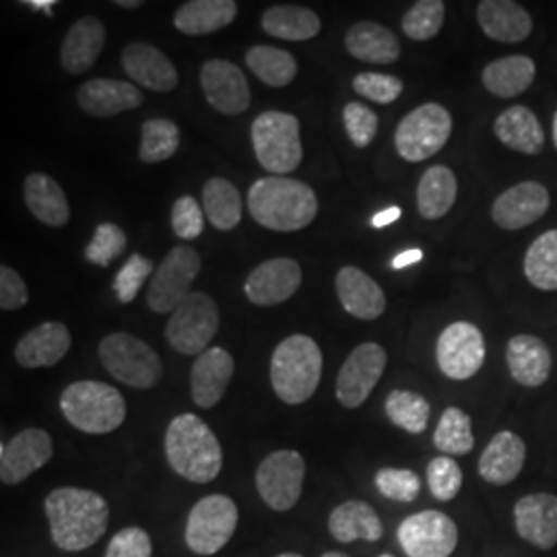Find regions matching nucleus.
<instances>
[{
	"label": "nucleus",
	"instance_id": "42",
	"mask_svg": "<svg viewBox=\"0 0 557 557\" xmlns=\"http://www.w3.org/2000/svg\"><path fill=\"white\" fill-rule=\"evenodd\" d=\"M384 409L388 419L409 434H423L432 413L430 403L413 391H393L386 397Z\"/></svg>",
	"mask_w": 557,
	"mask_h": 557
},
{
	"label": "nucleus",
	"instance_id": "8",
	"mask_svg": "<svg viewBox=\"0 0 557 557\" xmlns=\"http://www.w3.org/2000/svg\"><path fill=\"white\" fill-rule=\"evenodd\" d=\"M450 135V112L440 103H423L398 122L395 147L403 160L419 163L440 153Z\"/></svg>",
	"mask_w": 557,
	"mask_h": 557
},
{
	"label": "nucleus",
	"instance_id": "53",
	"mask_svg": "<svg viewBox=\"0 0 557 557\" xmlns=\"http://www.w3.org/2000/svg\"><path fill=\"white\" fill-rule=\"evenodd\" d=\"M29 299L27 285L20 273L7 264L0 267V308L2 310H20Z\"/></svg>",
	"mask_w": 557,
	"mask_h": 557
},
{
	"label": "nucleus",
	"instance_id": "34",
	"mask_svg": "<svg viewBox=\"0 0 557 557\" xmlns=\"http://www.w3.org/2000/svg\"><path fill=\"white\" fill-rule=\"evenodd\" d=\"M329 531L338 543H354L358 539L376 543L384 535L379 512L363 499H349L337 506L329 517Z\"/></svg>",
	"mask_w": 557,
	"mask_h": 557
},
{
	"label": "nucleus",
	"instance_id": "27",
	"mask_svg": "<svg viewBox=\"0 0 557 557\" xmlns=\"http://www.w3.org/2000/svg\"><path fill=\"white\" fill-rule=\"evenodd\" d=\"M478 21L490 40L502 44L524 41L533 32L529 11L512 0H481Z\"/></svg>",
	"mask_w": 557,
	"mask_h": 557
},
{
	"label": "nucleus",
	"instance_id": "47",
	"mask_svg": "<svg viewBox=\"0 0 557 557\" xmlns=\"http://www.w3.org/2000/svg\"><path fill=\"white\" fill-rule=\"evenodd\" d=\"M374 483L384 498L400 502V504L413 502L418 498L419 490H421L418 473H413L409 469H393V467L380 469L374 478Z\"/></svg>",
	"mask_w": 557,
	"mask_h": 557
},
{
	"label": "nucleus",
	"instance_id": "6",
	"mask_svg": "<svg viewBox=\"0 0 557 557\" xmlns=\"http://www.w3.org/2000/svg\"><path fill=\"white\" fill-rule=\"evenodd\" d=\"M252 149L260 165L271 174H292L304 158L299 120L287 112H262L252 122Z\"/></svg>",
	"mask_w": 557,
	"mask_h": 557
},
{
	"label": "nucleus",
	"instance_id": "28",
	"mask_svg": "<svg viewBox=\"0 0 557 557\" xmlns=\"http://www.w3.org/2000/svg\"><path fill=\"white\" fill-rule=\"evenodd\" d=\"M524 460V440L515 432H499L479 457V475L492 485H508L520 475Z\"/></svg>",
	"mask_w": 557,
	"mask_h": 557
},
{
	"label": "nucleus",
	"instance_id": "20",
	"mask_svg": "<svg viewBox=\"0 0 557 557\" xmlns=\"http://www.w3.org/2000/svg\"><path fill=\"white\" fill-rule=\"evenodd\" d=\"M122 69L124 73L158 94H168L178 87V71L174 62L168 59L160 48L145 41H133L122 52Z\"/></svg>",
	"mask_w": 557,
	"mask_h": 557
},
{
	"label": "nucleus",
	"instance_id": "32",
	"mask_svg": "<svg viewBox=\"0 0 557 557\" xmlns=\"http://www.w3.org/2000/svg\"><path fill=\"white\" fill-rule=\"evenodd\" d=\"M494 133L502 145L524 156H537L545 145V133L537 114L527 106L504 110L494 122Z\"/></svg>",
	"mask_w": 557,
	"mask_h": 557
},
{
	"label": "nucleus",
	"instance_id": "59",
	"mask_svg": "<svg viewBox=\"0 0 557 557\" xmlns=\"http://www.w3.org/2000/svg\"><path fill=\"white\" fill-rule=\"evenodd\" d=\"M322 557H349L345 556V554H338V552H329V554H324Z\"/></svg>",
	"mask_w": 557,
	"mask_h": 557
},
{
	"label": "nucleus",
	"instance_id": "40",
	"mask_svg": "<svg viewBox=\"0 0 557 557\" xmlns=\"http://www.w3.org/2000/svg\"><path fill=\"white\" fill-rule=\"evenodd\" d=\"M524 275L543 292H557V230L541 234L527 250Z\"/></svg>",
	"mask_w": 557,
	"mask_h": 557
},
{
	"label": "nucleus",
	"instance_id": "18",
	"mask_svg": "<svg viewBox=\"0 0 557 557\" xmlns=\"http://www.w3.org/2000/svg\"><path fill=\"white\" fill-rule=\"evenodd\" d=\"M301 285V267L298 260L271 259L259 264L244 283V294L255 306H278L296 296Z\"/></svg>",
	"mask_w": 557,
	"mask_h": 557
},
{
	"label": "nucleus",
	"instance_id": "58",
	"mask_svg": "<svg viewBox=\"0 0 557 557\" xmlns=\"http://www.w3.org/2000/svg\"><path fill=\"white\" fill-rule=\"evenodd\" d=\"M554 145H556L557 149V112L554 114Z\"/></svg>",
	"mask_w": 557,
	"mask_h": 557
},
{
	"label": "nucleus",
	"instance_id": "19",
	"mask_svg": "<svg viewBox=\"0 0 557 557\" xmlns=\"http://www.w3.org/2000/svg\"><path fill=\"white\" fill-rule=\"evenodd\" d=\"M549 209V190L533 182H520L517 186L504 190L498 199L494 200L492 218L502 230H522L531 223L541 220Z\"/></svg>",
	"mask_w": 557,
	"mask_h": 557
},
{
	"label": "nucleus",
	"instance_id": "9",
	"mask_svg": "<svg viewBox=\"0 0 557 557\" xmlns=\"http://www.w3.org/2000/svg\"><path fill=\"white\" fill-rule=\"evenodd\" d=\"M220 331V308L215 299L193 292L172 312L165 326L168 343L182 356H200Z\"/></svg>",
	"mask_w": 557,
	"mask_h": 557
},
{
	"label": "nucleus",
	"instance_id": "16",
	"mask_svg": "<svg viewBox=\"0 0 557 557\" xmlns=\"http://www.w3.org/2000/svg\"><path fill=\"white\" fill-rule=\"evenodd\" d=\"M54 455L52 436L40 428H27L0 446V481L20 485L40 471Z\"/></svg>",
	"mask_w": 557,
	"mask_h": 557
},
{
	"label": "nucleus",
	"instance_id": "45",
	"mask_svg": "<svg viewBox=\"0 0 557 557\" xmlns=\"http://www.w3.org/2000/svg\"><path fill=\"white\" fill-rule=\"evenodd\" d=\"M126 248V234L120 230L116 223H100L96 227V234L85 248V259L98 267H110Z\"/></svg>",
	"mask_w": 557,
	"mask_h": 557
},
{
	"label": "nucleus",
	"instance_id": "35",
	"mask_svg": "<svg viewBox=\"0 0 557 557\" xmlns=\"http://www.w3.org/2000/svg\"><path fill=\"white\" fill-rule=\"evenodd\" d=\"M535 75H537L535 60L524 54H515V57H504L490 62L481 73V81L492 96L510 100L524 94L533 85Z\"/></svg>",
	"mask_w": 557,
	"mask_h": 557
},
{
	"label": "nucleus",
	"instance_id": "21",
	"mask_svg": "<svg viewBox=\"0 0 557 557\" xmlns=\"http://www.w3.org/2000/svg\"><path fill=\"white\" fill-rule=\"evenodd\" d=\"M236 363L223 347H209L190 370V395L200 409H213L234 379Z\"/></svg>",
	"mask_w": 557,
	"mask_h": 557
},
{
	"label": "nucleus",
	"instance_id": "24",
	"mask_svg": "<svg viewBox=\"0 0 557 557\" xmlns=\"http://www.w3.org/2000/svg\"><path fill=\"white\" fill-rule=\"evenodd\" d=\"M71 333L62 322H41L20 338L15 359L21 368L36 370L57 366L71 349Z\"/></svg>",
	"mask_w": 557,
	"mask_h": 557
},
{
	"label": "nucleus",
	"instance_id": "44",
	"mask_svg": "<svg viewBox=\"0 0 557 557\" xmlns=\"http://www.w3.org/2000/svg\"><path fill=\"white\" fill-rule=\"evenodd\" d=\"M444 15L446 4L442 0H419L405 13L400 27L409 40H432L444 25Z\"/></svg>",
	"mask_w": 557,
	"mask_h": 557
},
{
	"label": "nucleus",
	"instance_id": "15",
	"mask_svg": "<svg viewBox=\"0 0 557 557\" xmlns=\"http://www.w3.org/2000/svg\"><path fill=\"white\" fill-rule=\"evenodd\" d=\"M436 359L444 376L450 380L473 379L485 361V338L471 322L448 324L436 345Z\"/></svg>",
	"mask_w": 557,
	"mask_h": 557
},
{
	"label": "nucleus",
	"instance_id": "3",
	"mask_svg": "<svg viewBox=\"0 0 557 557\" xmlns=\"http://www.w3.org/2000/svg\"><path fill=\"white\" fill-rule=\"evenodd\" d=\"M165 457L174 473L190 483H211L223 467L220 440L195 413H182L170 421Z\"/></svg>",
	"mask_w": 557,
	"mask_h": 557
},
{
	"label": "nucleus",
	"instance_id": "26",
	"mask_svg": "<svg viewBox=\"0 0 557 557\" xmlns=\"http://www.w3.org/2000/svg\"><path fill=\"white\" fill-rule=\"evenodd\" d=\"M106 46V27L98 17H83L75 21L60 48V64L69 75L87 73Z\"/></svg>",
	"mask_w": 557,
	"mask_h": 557
},
{
	"label": "nucleus",
	"instance_id": "43",
	"mask_svg": "<svg viewBox=\"0 0 557 557\" xmlns=\"http://www.w3.org/2000/svg\"><path fill=\"white\" fill-rule=\"evenodd\" d=\"M180 147L178 126L168 119H151L143 124L139 158L143 163H160L174 158Z\"/></svg>",
	"mask_w": 557,
	"mask_h": 557
},
{
	"label": "nucleus",
	"instance_id": "14",
	"mask_svg": "<svg viewBox=\"0 0 557 557\" xmlns=\"http://www.w3.org/2000/svg\"><path fill=\"white\" fill-rule=\"evenodd\" d=\"M386 361L388 356L379 343H361L356 347L338 370L335 391L338 403L347 409L361 407L382 379Z\"/></svg>",
	"mask_w": 557,
	"mask_h": 557
},
{
	"label": "nucleus",
	"instance_id": "23",
	"mask_svg": "<svg viewBox=\"0 0 557 557\" xmlns=\"http://www.w3.org/2000/svg\"><path fill=\"white\" fill-rule=\"evenodd\" d=\"M81 110L89 116L112 119L135 110L143 103V94L133 83L116 79H91L83 83L77 94Z\"/></svg>",
	"mask_w": 557,
	"mask_h": 557
},
{
	"label": "nucleus",
	"instance_id": "52",
	"mask_svg": "<svg viewBox=\"0 0 557 557\" xmlns=\"http://www.w3.org/2000/svg\"><path fill=\"white\" fill-rule=\"evenodd\" d=\"M153 543L145 529L140 527H126L119 531L108 543L103 557H151Z\"/></svg>",
	"mask_w": 557,
	"mask_h": 557
},
{
	"label": "nucleus",
	"instance_id": "48",
	"mask_svg": "<svg viewBox=\"0 0 557 557\" xmlns=\"http://www.w3.org/2000/svg\"><path fill=\"white\" fill-rule=\"evenodd\" d=\"M153 269H156L153 260L147 259L143 255H133L124 262V267L120 269L119 275L114 278V292L122 304H131L139 296L145 281L153 277V273H156Z\"/></svg>",
	"mask_w": 557,
	"mask_h": 557
},
{
	"label": "nucleus",
	"instance_id": "37",
	"mask_svg": "<svg viewBox=\"0 0 557 557\" xmlns=\"http://www.w3.org/2000/svg\"><path fill=\"white\" fill-rule=\"evenodd\" d=\"M458 182L446 165L430 168L418 184V211L423 220H442L457 202Z\"/></svg>",
	"mask_w": 557,
	"mask_h": 557
},
{
	"label": "nucleus",
	"instance_id": "51",
	"mask_svg": "<svg viewBox=\"0 0 557 557\" xmlns=\"http://www.w3.org/2000/svg\"><path fill=\"white\" fill-rule=\"evenodd\" d=\"M172 230L180 239H197L205 230V211L195 197L184 195L172 207Z\"/></svg>",
	"mask_w": 557,
	"mask_h": 557
},
{
	"label": "nucleus",
	"instance_id": "39",
	"mask_svg": "<svg viewBox=\"0 0 557 557\" xmlns=\"http://www.w3.org/2000/svg\"><path fill=\"white\" fill-rule=\"evenodd\" d=\"M246 64L269 87H287L298 75L296 59L275 46H252L246 52Z\"/></svg>",
	"mask_w": 557,
	"mask_h": 557
},
{
	"label": "nucleus",
	"instance_id": "54",
	"mask_svg": "<svg viewBox=\"0 0 557 557\" xmlns=\"http://www.w3.org/2000/svg\"><path fill=\"white\" fill-rule=\"evenodd\" d=\"M400 215H403V211H400V207H386V209H382L380 213H376L374 218H372V225L376 227V230H382V227H386V225H391V223H395V221L400 220Z\"/></svg>",
	"mask_w": 557,
	"mask_h": 557
},
{
	"label": "nucleus",
	"instance_id": "31",
	"mask_svg": "<svg viewBox=\"0 0 557 557\" xmlns=\"http://www.w3.org/2000/svg\"><path fill=\"white\" fill-rule=\"evenodd\" d=\"M23 199L36 220L50 227H64L71 220V207L59 182L34 172L23 182Z\"/></svg>",
	"mask_w": 557,
	"mask_h": 557
},
{
	"label": "nucleus",
	"instance_id": "30",
	"mask_svg": "<svg viewBox=\"0 0 557 557\" xmlns=\"http://www.w3.org/2000/svg\"><path fill=\"white\" fill-rule=\"evenodd\" d=\"M345 48L354 59L372 64H393L400 57L395 32L374 21H359L345 34Z\"/></svg>",
	"mask_w": 557,
	"mask_h": 557
},
{
	"label": "nucleus",
	"instance_id": "4",
	"mask_svg": "<svg viewBox=\"0 0 557 557\" xmlns=\"http://www.w3.org/2000/svg\"><path fill=\"white\" fill-rule=\"evenodd\" d=\"M322 351L308 335L283 338L271 356L273 391L287 405H301L317 393L322 379Z\"/></svg>",
	"mask_w": 557,
	"mask_h": 557
},
{
	"label": "nucleus",
	"instance_id": "25",
	"mask_svg": "<svg viewBox=\"0 0 557 557\" xmlns=\"http://www.w3.org/2000/svg\"><path fill=\"white\" fill-rule=\"evenodd\" d=\"M337 296L347 314L376 320L386 310V296L379 283L358 267H343L335 277Z\"/></svg>",
	"mask_w": 557,
	"mask_h": 557
},
{
	"label": "nucleus",
	"instance_id": "41",
	"mask_svg": "<svg viewBox=\"0 0 557 557\" xmlns=\"http://www.w3.org/2000/svg\"><path fill=\"white\" fill-rule=\"evenodd\" d=\"M434 444L444 455H455V457L469 455L475 446L471 418L458 407H448L442 413L438 428L434 432Z\"/></svg>",
	"mask_w": 557,
	"mask_h": 557
},
{
	"label": "nucleus",
	"instance_id": "36",
	"mask_svg": "<svg viewBox=\"0 0 557 557\" xmlns=\"http://www.w3.org/2000/svg\"><path fill=\"white\" fill-rule=\"evenodd\" d=\"M262 29L277 40L306 41L317 38L322 29L320 17L306 7L277 4L262 13Z\"/></svg>",
	"mask_w": 557,
	"mask_h": 557
},
{
	"label": "nucleus",
	"instance_id": "60",
	"mask_svg": "<svg viewBox=\"0 0 557 557\" xmlns=\"http://www.w3.org/2000/svg\"><path fill=\"white\" fill-rule=\"evenodd\" d=\"M277 557H304V556H299V554H278Z\"/></svg>",
	"mask_w": 557,
	"mask_h": 557
},
{
	"label": "nucleus",
	"instance_id": "50",
	"mask_svg": "<svg viewBox=\"0 0 557 557\" xmlns=\"http://www.w3.org/2000/svg\"><path fill=\"white\" fill-rule=\"evenodd\" d=\"M354 89L361 98L374 103H393L403 94V81L384 73H359L354 79Z\"/></svg>",
	"mask_w": 557,
	"mask_h": 557
},
{
	"label": "nucleus",
	"instance_id": "56",
	"mask_svg": "<svg viewBox=\"0 0 557 557\" xmlns=\"http://www.w3.org/2000/svg\"><path fill=\"white\" fill-rule=\"evenodd\" d=\"M25 4L27 7H32V9H46L48 11V15H52V7H57V0H25Z\"/></svg>",
	"mask_w": 557,
	"mask_h": 557
},
{
	"label": "nucleus",
	"instance_id": "38",
	"mask_svg": "<svg viewBox=\"0 0 557 557\" xmlns=\"http://www.w3.org/2000/svg\"><path fill=\"white\" fill-rule=\"evenodd\" d=\"M202 211L207 220L221 232L238 227L242 221L239 190L225 178H211L202 188Z\"/></svg>",
	"mask_w": 557,
	"mask_h": 557
},
{
	"label": "nucleus",
	"instance_id": "33",
	"mask_svg": "<svg viewBox=\"0 0 557 557\" xmlns=\"http://www.w3.org/2000/svg\"><path fill=\"white\" fill-rule=\"evenodd\" d=\"M238 17L234 0H190L174 15V25L184 36H209L232 25Z\"/></svg>",
	"mask_w": 557,
	"mask_h": 557
},
{
	"label": "nucleus",
	"instance_id": "29",
	"mask_svg": "<svg viewBox=\"0 0 557 557\" xmlns=\"http://www.w3.org/2000/svg\"><path fill=\"white\" fill-rule=\"evenodd\" d=\"M506 361L512 379L527 388L543 386L552 374L549 347L533 335H517L510 338L506 349Z\"/></svg>",
	"mask_w": 557,
	"mask_h": 557
},
{
	"label": "nucleus",
	"instance_id": "22",
	"mask_svg": "<svg viewBox=\"0 0 557 557\" xmlns=\"http://www.w3.org/2000/svg\"><path fill=\"white\" fill-rule=\"evenodd\" d=\"M515 524L518 537L529 545L549 552L557 545V496L531 494L517 502Z\"/></svg>",
	"mask_w": 557,
	"mask_h": 557
},
{
	"label": "nucleus",
	"instance_id": "57",
	"mask_svg": "<svg viewBox=\"0 0 557 557\" xmlns=\"http://www.w3.org/2000/svg\"><path fill=\"white\" fill-rule=\"evenodd\" d=\"M140 0H116V7H122V9H139Z\"/></svg>",
	"mask_w": 557,
	"mask_h": 557
},
{
	"label": "nucleus",
	"instance_id": "7",
	"mask_svg": "<svg viewBox=\"0 0 557 557\" xmlns=\"http://www.w3.org/2000/svg\"><path fill=\"white\" fill-rule=\"evenodd\" d=\"M100 359L110 376L137 391L158 386L163 376L161 358L140 338L112 333L101 338Z\"/></svg>",
	"mask_w": 557,
	"mask_h": 557
},
{
	"label": "nucleus",
	"instance_id": "61",
	"mask_svg": "<svg viewBox=\"0 0 557 557\" xmlns=\"http://www.w3.org/2000/svg\"><path fill=\"white\" fill-rule=\"evenodd\" d=\"M379 557H395V556H388V554H384V556H379Z\"/></svg>",
	"mask_w": 557,
	"mask_h": 557
},
{
	"label": "nucleus",
	"instance_id": "13",
	"mask_svg": "<svg viewBox=\"0 0 557 557\" xmlns=\"http://www.w3.org/2000/svg\"><path fill=\"white\" fill-rule=\"evenodd\" d=\"M397 539L409 557H450L458 545L457 522L438 510H423L400 522Z\"/></svg>",
	"mask_w": 557,
	"mask_h": 557
},
{
	"label": "nucleus",
	"instance_id": "5",
	"mask_svg": "<svg viewBox=\"0 0 557 557\" xmlns=\"http://www.w3.org/2000/svg\"><path fill=\"white\" fill-rule=\"evenodd\" d=\"M60 411L66 421L85 434H110L126 419V400L119 388L98 382L79 380L64 388Z\"/></svg>",
	"mask_w": 557,
	"mask_h": 557
},
{
	"label": "nucleus",
	"instance_id": "46",
	"mask_svg": "<svg viewBox=\"0 0 557 557\" xmlns=\"http://www.w3.org/2000/svg\"><path fill=\"white\" fill-rule=\"evenodd\" d=\"M428 485L434 498L450 502L458 496L462 487V469L457 460L450 457L434 458L428 465Z\"/></svg>",
	"mask_w": 557,
	"mask_h": 557
},
{
	"label": "nucleus",
	"instance_id": "11",
	"mask_svg": "<svg viewBox=\"0 0 557 557\" xmlns=\"http://www.w3.org/2000/svg\"><path fill=\"white\" fill-rule=\"evenodd\" d=\"M200 257L193 246H176L161 260L147 287V304L158 314H172L193 292Z\"/></svg>",
	"mask_w": 557,
	"mask_h": 557
},
{
	"label": "nucleus",
	"instance_id": "1",
	"mask_svg": "<svg viewBox=\"0 0 557 557\" xmlns=\"http://www.w3.org/2000/svg\"><path fill=\"white\" fill-rule=\"evenodd\" d=\"M50 535L62 552H83L108 531L110 506L98 492L57 487L44 502Z\"/></svg>",
	"mask_w": 557,
	"mask_h": 557
},
{
	"label": "nucleus",
	"instance_id": "17",
	"mask_svg": "<svg viewBox=\"0 0 557 557\" xmlns=\"http://www.w3.org/2000/svg\"><path fill=\"white\" fill-rule=\"evenodd\" d=\"M205 100L225 116H238L250 108V85L246 75L230 60H207L200 69Z\"/></svg>",
	"mask_w": 557,
	"mask_h": 557
},
{
	"label": "nucleus",
	"instance_id": "49",
	"mask_svg": "<svg viewBox=\"0 0 557 557\" xmlns=\"http://www.w3.org/2000/svg\"><path fill=\"white\" fill-rule=\"evenodd\" d=\"M343 122H345L347 137L358 149L368 147L376 137V133H379V116H376V112L372 108L359 103V101H349L343 108Z\"/></svg>",
	"mask_w": 557,
	"mask_h": 557
},
{
	"label": "nucleus",
	"instance_id": "2",
	"mask_svg": "<svg viewBox=\"0 0 557 557\" xmlns=\"http://www.w3.org/2000/svg\"><path fill=\"white\" fill-rule=\"evenodd\" d=\"M248 211L267 230L298 232L317 220L319 199L301 180L267 176L250 186Z\"/></svg>",
	"mask_w": 557,
	"mask_h": 557
},
{
	"label": "nucleus",
	"instance_id": "55",
	"mask_svg": "<svg viewBox=\"0 0 557 557\" xmlns=\"http://www.w3.org/2000/svg\"><path fill=\"white\" fill-rule=\"evenodd\" d=\"M423 259V252L419 250V248H411V250H405V252H400L397 255L395 259H393V269L395 271H400V269H407V267H411V264H416L419 260Z\"/></svg>",
	"mask_w": 557,
	"mask_h": 557
},
{
	"label": "nucleus",
	"instance_id": "12",
	"mask_svg": "<svg viewBox=\"0 0 557 557\" xmlns=\"http://www.w3.org/2000/svg\"><path fill=\"white\" fill-rule=\"evenodd\" d=\"M304 479L306 460L298 450H277L260 462L255 481L260 498L271 510L287 512L301 498Z\"/></svg>",
	"mask_w": 557,
	"mask_h": 557
},
{
	"label": "nucleus",
	"instance_id": "10",
	"mask_svg": "<svg viewBox=\"0 0 557 557\" xmlns=\"http://www.w3.org/2000/svg\"><path fill=\"white\" fill-rule=\"evenodd\" d=\"M236 502L223 494L199 499L186 520V545L199 556H215L238 529Z\"/></svg>",
	"mask_w": 557,
	"mask_h": 557
}]
</instances>
